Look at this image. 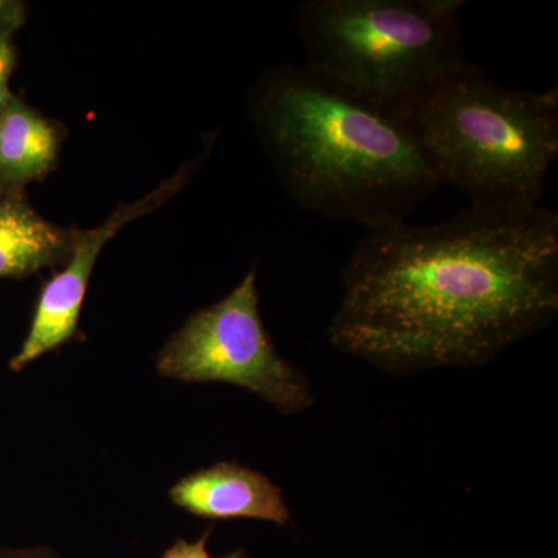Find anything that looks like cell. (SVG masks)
<instances>
[{
	"instance_id": "cell-3",
	"label": "cell",
	"mask_w": 558,
	"mask_h": 558,
	"mask_svg": "<svg viewBox=\"0 0 558 558\" xmlns=\"http://www.w3.org/2000/svg\"><path fill=\"white\" fill-rule=\"evenodd\" d=\"M438 175L476 209L539 205L558 157V92L499 86L473 62L392 102Z\"/></svg>"
},
{
	"instance_id": "cell-7",
	"label": "cell",
	"mask_w": 558,
	"mask_h": 558,
	"mask_svg": "<svg viewBox=\"0 0 558 558\" xmlns=\"http://www.w3.org/2000/svg\"><path fill=\"white\" fill-rule=\"evenodd\" d=\"M171 501L199 519L259 520L286 526L290 510L282 490L256 470L218 462L183 476L170 490Z\"/></svg>"
},
{
	"instance_id": "cell-10",
	"label": "cell",
	"mask_w": 558,
	"mask_h": 558,
	"mask_svg": "<svg viewBox=\"0 0 558 558\" xmlns=\"http://www.w3.org/2000/svg\"><path fill=\"white\" fill-rule=\"evenodd\" d=\"M209 535H211V527L207 529V532L196 542L178 539L171 548L165 550L161 558H216L208 553L207 543ZM220 558H247V556H245L244 549H238Z\"/></svg>"
},
{
	"instance_id": "cell-9",
	"label": "cell",
	"mask_w": 558,
	"mask_h": 558,
	"mask_svg": "<svg viewBox=\"0 0 558 558\" xmlns=\"http://www.w3.org/2000/svg\"><path fill=\"white\" fill-rule=\"evenodd\" d=\"M64 130L13 97L0 112V186L22 190L57 167Z\"/></svg>"
},
{
	"instance_id": "cell-1",
	"label": "cell",
	"mask_w": 558,
	"mask_h": 558,
	"mask_svg": "<svg viewBox=\"0 0 558 558\" xmlns=\"http://www.w3.org/2000/svg\"><path fill=\"white\" fill-rule=\"evenodd\" d=\"M330 343L389 374L481 368L558 315V215L461 209L368 231L341 270Z\"/></svg>"
},
{
	"instance_id": "cell-6",
	"label": "cell",
	"mask_w": 558,
	"mask_h": 558,
	"mask_svg": "<svg viewBox=\"0 0 558 558\" xmlns=\"http://www.w3.org/2000/svg\"><path fill=\"white\" fill-rule=\"evenodd\" d=\"M201 160L183 165L179 172L161 182L142 199L120 205L97 229L76 231L72 253L65 260L64 269L53 275L40 289L31 330L20 352L11 359V369H24L47 352L57 351L78 336L81 307L101 250L124 226L149 215L174 197L193 178Z\"/></svg>"
},
{
	"instance_id": "cell-5",
	"label": "cell",
	"mask_w": 558,
	"mask_h": 558,
	"mask_svg": "<svg viewBox=\"0 0 558 558\" xmlns=\"http://www.w3.org/2000/svg\"><path fill=\"white\" fill-rule=\"evenodd\" d=\"M157 371L189 384L248 389L281 414L303 413L315 402L306 374L279 354L264 326L256 267L226 299L191 315L172 333Z\"/></svg>"
},
{
	"instance_id": "cell-8",
	"label": "cell",
	"mask_w": 558,
	"mask_h": 558,
	"mask_svg": "<svg viewBox=\"0 0 558 558\" xmlns=\"http://www.w3.org/2000/svg\"><path fill=\"white\" fill-rule=\"evenodd\" d=\"M76 231L44 219L24 191L0 186V278L31 277L64 266Z\"/></svg>"
},
{
	"instance_id": "cell-4",
	"label": "cell",
	"mask_w": 558,
	"mask_h": 558,
	"mask_svg": "<svg viewBox=\"0 0 558 558\" xmlns=\"http://www.w3.org/2000/svg\"><path fill=\"white\" fill-rule=\"evenodd\" d=\"M464 0H306L296 10L304 65L385 102L469 61Z\"/></svg>"
},
{
	"instance_id": "cell-2",
	"label": "cell",
	"mask_w": 558,
	"mask_h": 558,
	"mask_svg": "<svg viewBox=\"0 0 558 558\" xmlns=\"http://www.w3.org/2000/svg\"><path fill=\"white\" fill-rule=\"evenodd\" d=\"M248 113L282 186L314 215L385 229L440 186L391 102L307 65L269 70L250 92Z\"/></svg>"
},
{
	"instance_id": "cell-11",
	"label": "cell",
	"mask_w": 558,
	"mask_h": 558,
	"mask_svg": "<svg viewBox=\"0 0 558 558\" xmlns=\"http://www.w3.org/2000/svg\"><path fill=\"white\" fill-rule=\"evenodd\" d=\"M25 21V9L21 2L0 0V36L13 35Z\"/></svg>"
},
{
	"instance_id": "cell-12",
	"label": "cell",
	"mask_w": 558,
	"mask_h": 558,
	"mask_svg": "<svg viewBox=\"0 0 558 558\" xmlns=\"http://www.w3.org/2000/svg\"><path fill=\"white\" fill-rule=\"evenodd\" d=\"M0 558H57L49 550L36 549V550H24V553H13L9 556Z\"/></svg>"
}]
</instances>
